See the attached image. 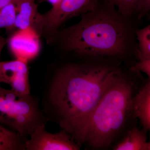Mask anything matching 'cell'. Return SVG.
Wrapping results in <instances>:
<instances>
[{"mask_svg": "<svg viewBox=\"0 0 150 150\" xmlns=\"http://www.w3.org/2000/svg\"><path fill=\"white\" fill-rule=\"evenodd\" d=\"M26 140L0 124V150H25Z\"/></svg>", "mask_w": 150, "mask_h": 150, "instance_id": "7c38bea8", "label": "cell"}, {"mask_svg": "<svg viewBox=\"0 0 150 150\" xmlns=\"http://www.w3.org/2000/svg\"><path fill=\"white\" fill-rule=\"evenodd\" d=\"M98 0H60L42 14V35L47 43L56 40L60 28L67 21L94 10Z\"/></svg>", "mask_w": 150, "mask_h": 150, "instance_id": "5b68a950", "label": "cell"}, {"mask_svg": "<svg viewBox=\"0 0 150 150\" xmlns=\"http://www.w3.org/2000/svg\"><path fill=\"white\" fill-rule=\"evenodd\" d=\"M78 23L59 31L63 48L81 56L116 58L125 56L132 44L133 34L124 17L113 6L82 15Z\"/></svg>", "mask_w": 150, "mask_h": 150, "instance_id": "3957f363", "label": "cell"}, {"mask_svg": "<svg viewBox=\"0 0 150 150\" xmlns=\"http://www.w3.org/2000/svg\"><path fill=\"white\" fill-rule=\"evenodd\" d=\"M134 80L119 69L93 109L73 129L69 135L80 146L106 149L133 118V98L138 89Z\"/></svg>", "mask_w": 150, "mask_h": 150, "instance_id": "7a4b0ae2", "label": "cell"}, {"mask_svg": "<svg viewBox=\"0 0 150 150\" xmlns=\"http://www.w3.org/2000/svg\"><path fill=\"white\" fill-rule=\"evenodd\" d=\"M48 1V2L51 3L52 4V6L56 4V3H58L60 0H46Z\"/></svg>", "mask_w": 150, "mask_h": 150, "instance_id": "ffe728a7", "label": "cell"}, {"mask_svg": "<svg viewBox=\"0 0 150 150\" xmlns=\"http://www.w3.org/2000/svg\"><path fill=\"white\" fill-rule=\"evenodd\" d=\"M17 13L15 28L31 29L39 36L42 34V14L39 12L35 0H15Z\"/></svg>", "mask_w": 150, "mask_h": 150, "instance_id": "9c48e42d", "label": "cell"}, {"mask_svg": "<svg viewBox=\"0 0 150 150\" xmlns=\"http://www.w3.org/2000/svg\"><path fill=\"white\" fill-rule=\"evenodd\" d=\"M133 119L138 118L142 129L150 130V81H148L137 90L134 97L132 105Z\"/></svg>", "mask_w": 150, "mask_h": 150, "instance_id": "30bf717a", "label": "cell"}, {"mask_svg": "<svg viewBox=\"0 0 150 150\" xmlns=\"http://www.w3.org/2000/svg\"><path fill=\"white\" fill-rule=\"evenodd\" d=\"M19 30L10 38L9 45L11 51L17 59L28 62L39 52V35L32 29Z\"/></svg>", "mask_w": 150, "mask_h": 150, "instance_id": "ba28073f", "label": "cell"}, {"mask_svg": "<svg viewBox=\"0 0 150 150\" xmlns=\"http://www.w3.org/2000/svg\"><path fill=\"white\" fill-rule=\"evenodd\" d=\"M2 83L10 86L18 93L30 94L28 61L17 59L0 62V84Z\"/></svg>", "mask_w": 150, "mask_h": 150, "instance_id": "52a82bcc", "label": "cell"}, {"mask_svg": "<svg viewBox=\"0 0 150 150\" xmlns=\"http://www.w3.org/2000/svg\"><path fill=\"white\" fill-rule=\"evenodd\" d=\"M46 124L36 127L25 142V150H78L81 146L65 130L52 134L46 131Z\"/></svg>", "mask_w": 150, "mask_h": 150, "instance_id": "8992f818", "label": "cell"}, {"mask_svg": "<svg viewBox=\"0 0 150 150\" xmlns=\"http://www.w3.org/2000/svg\"><path fill=\"white\" fill-rule=\"evenodd\" d=\"M48 121L36 96L0 88V124L27 139L36 127Z\"/></svg>", "mask_w": 150, "mask_h": 150, "instance_id": "277c9868", "label": "cell"}, {"mask_svg": "<svg viewBox=\"0 0 150 150\" xmlns=\"http://www.w3.org/2000/svg\"><path fill=\"white\" fill-rule=\"evenodd\" d=\"M108 4L117 8V11L121 15L128 18L135 13L138 0H105Z\"/></svg>", "mask_w": 150, "mask_h": 150, "instance_id": "9a60e30c", "label": "cell"}, {"mask_svg": "<svg viewBox=\"0 0 150 150\" xmlns=\"http://www.w3.org/2000/svg\"><path fill=\"white\" fill-rule=\"evenodd\" d=\"M17 13L16 6L13 3L0 8V29L11 30L14 28Z\"/></svg>", "mask_w": 150, "mask_h": 150, "instance_id": "5bb4252c", "label": "cell"}, {"mask_svg": "<svg viewBox=\"0 0 150 150\" xmlns=\"http://www.w3.org/2000/svg\"><path fill=\"white\" fill-rule=\"evenodd\" d=\"M150 9V0H138L135 13H138V19L142 18Z\"/></svg>", "mask_w": 150, "mask_h": 150, "instance_id": "e0dca14e", "label": "cell"}, {"mask_svg": "<svg viewBox=\"0 0 150 150\" xmlns=\"http://www.w3.org/2000/svg\"><path fill=\"white\" fill-rule=\"evenodd\" d=\"M7 42V40L6 38H4L2 36H0V58H1V54L4 46H5L6 43ZM1 62V61H0ZM1 88L0 85V88Z\"/></svg>", "mask_w": 150, "mask_h": 150, "instance_id": "ac0fdd59", "label": "cell"}, {"mask_svg": "<svg viewBox=\"0 0 150 150\" xmlns=\"http://www.w3.org/2000/svg\"><path fill=\"white\" fill-rule=\"evenodd\" d=\"M136 33L139 41L137 50L139 60L150 59V25L138 30Z\"/></svg>", "mask_w": 150, "mask_h": 150, "instance_id": "4fadbf2b", "label": "cell"}, {"mask_svg": "<svg viewBox=\"0 0 150 150\" xmlns=\"http://www.w3.org/2000/svg\"><path fill=\"white\" fill-rule=\"evenodd\" d=\"M15 0H0V8L8 5L14 3Z\"/></svg>", "mask_w": 150, "mask_h": 150, "instance_id": "d6986e66", "label": "cell"}, {"mask_svg": "<svg viewBox=\"0 0 150 150\" xmlns=\"http://www.w3.org/2000/svg\"><path fill=\"white\" fill-rule=\"evenodd\" d=\"M120 69L105 64H69L56 71L43 95L42 111L69 135L101 98Z\"/></svg>", "mask_w": 150, "mask_h": 150, "instance_id": "6da1fadb", "label": "cell"}, {"mask_svg": "<svg viewBox=\"0 0 150 150\" xmlns=\"http://www.w3.org/2000/svg\"><path fill=\"white\" fill-rule=\"evenodd\" d=\"M131 72L138 73L140 72L145 73L147 75L148 79L150 78V59L139 60L136 64L130 68Z\"/></svg>", "mask_w": 150, "mask_h": 150, "instance_id": "2e32d148", "label": "cell"}, {"mask_svg": "<svg viewBox=\"0 0 150 150\" xmlns=\"http://www.w3.org/2000/svg\"><path fill=\"white\" fill-rule=\"evenodd\" d=\"M147 133L140 130L136 123L126 132L123 138L112 146L114 150H150V143L147 142Z\"/></svg>", "mask_w": 150, "mask_h": 150, "instance_id": "8fae6325", "label": "cell"}]
</instances>
